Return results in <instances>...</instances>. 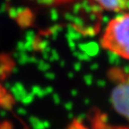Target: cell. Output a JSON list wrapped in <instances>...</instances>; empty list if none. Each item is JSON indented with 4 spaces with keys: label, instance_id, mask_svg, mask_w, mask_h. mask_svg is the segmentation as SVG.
<instances>
[{
    "label": "cell",
    "instance_id": "2",
    "mask_svg": "<svg viewBox=\"0 0 129 129\" xmlns=\"http://www.w3.org/2000/svg\"><path fill=\"white\" fill-rule=\"evenodd\" d=\"M115 72L118 76L111 93V101L117 112L129 120V72Z\"/></svg>",
    "mask_w": 129,
    "mask_h": 129
},
{
    "label": "cell",
    "instance_id": "3",
    "mask_svg": "<svg viewBox=\"0 0 129 129\" xmlns=\"http://www.w3.org/2000/svg\"><path fill=\"white\" fill-rule=\"evenodd\" d=\"M64 1V0H62ZM102 10L113 13H124L129 9V0H88Z\"/></svg>",
    "mask_w": 129,
    "mask_h": 129
},
{
    "label": "cell",
    "instance_id": "1",
    "mask_svg": "<svg viewBox=\"0 0 129 129\" xmlns=\"http://www.w3.org/2000/svg\"><path fill=\"white\" fill-rule=\"evenodd\" d=\"M100 45L105 50L129 60V13H120L109 21Z\"/></svg>",
    "mask_w": 129,
    "mask_h": 129
},
{
    "label": "cell",
    "instance_id": "4",
    "mask_svg": "<svg viewBox=\"0 0 129 129\" xmlns=\"http://www.w3.org/2000/svg\"><path fill=\"white\" fill-rule=\"evenodd\" d=\"M13 97L6 88L0 83V109H6L11 107L13 103Z\"/></svg>",
    "mask_w": 129,
    "mask_h": 129
}]
</instances>
